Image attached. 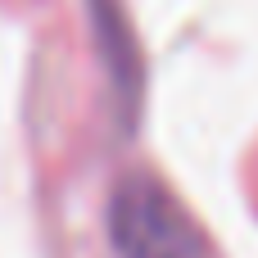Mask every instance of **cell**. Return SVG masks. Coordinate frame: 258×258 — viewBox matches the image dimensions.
Instances as JSON below:
<instances>
[{
    "label": "cell",
    "instance_id": "6da1fadb",
    "mask_svg": "<svg viewBox=\"0 0 258 258\" xmlns=\"http://www.w3.org/2000/svg\"><path fill=\"white\" fill-rule=\"evenodd\" d=\"M109 240L118 258H209L195 218L154 177H127L113 190Z\"/></svg>",
    "mask_w": 258,
    "mask_h": 258
}]
</instances>
